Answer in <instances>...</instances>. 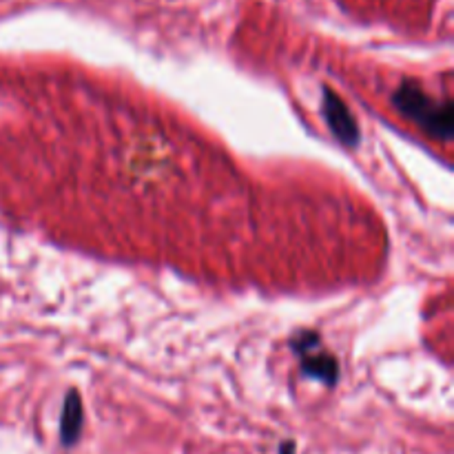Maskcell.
Returning <instances> with one entry per match:
<instances>
[{"mask_svg": "<svg viewBox=\"0 0 454 454\" xmlns=\"http://www.w3.org/2000/svg\"><path fill=\"white\" fill-rule=\"evenodd\" d=\"M393 106L403 115V118L419 124V127L424 129L430 137H434V140H452L454 115L450 100L437 102L434 98H430L419 84L412 82V80H406V82H402L395 89Z\"/></svg>", "mask_w": 454, "mask_h": 454, "instance_id": "6da1fadb", "label": "cell"}, {"mask_svg": "<svg viewBox=\"0 0 454 454\" xmlns=\"http://www.w3.org/2000/svg\"><path fill=\"white\" fill-rule=\"evenodd\" d=\"M300 368L301 375L309 377V380L322 381L326 386H335L337 380H340V364L331 353H324V350L304 355Z\"/></svg>", "mask_w": 454, "mask_h": 454, "instance_id": "277c9868", "label": "cell"}, {"mask_svg": "<svg viewBox=\"0 0 454 454\" xmlns=\"http://www.w3.org/2000/svg\"><path fill=\"white\" fill-rule=\"evenodd\" d=\"M84 424V408L78 390H69L62 402L60 412V442L65 448H74L78 443Z\"/></svg>", "mask_w": 454, "mask_h": 454, "instance_id": "3957f363", "label": "cell"}, {"mask_svg": "<svg viewBox=\"0 0 454 454\" xmlns=\"http://www.w3.org/2000/svg\"><path fill=\"white\" fill-rule=\"evenodd\" d=\"M322 114L326 120L328 129L333 131V136L346 146H357L362 131H359V124L355 120V115L350 114V109L346 106V102L337 96L333 89H324L322 93Z\"/></svg>", "mask_w": 454, "mask_h": 454, "instance_id": "7a4b0ae2", "label": "cell"}, {"mask_svg": "<svg viewBox=\"0 0 454 454\" xmlns=\"http://www.w3.org/2000/svg\"><path fill=\"white\" fill-rule=\"evenodd\" d=\"M319 344H322V340H319V333L315 331L297 333V335L291 340V348L295 350V355H300V357L319 350Z\"/></svg>", "mask_w": 454, "mask_h": 454, "instance_id": "5b68a950", "label": "cell"}, {"mask_svg": "<svg viewBox=\"0 0 454 454\" xmlns=\"http://www.w3.org/2000/svg\"><path fill=\"white\" fill-rule=\"evenodd\" d=\"M279 454H295V443H293V442L282 443V448H279Z\"/></svg>", "mask_w": 454, "mask_h": 454, "instance_id": "8992f818", "label": "cell"}]
</instances>
